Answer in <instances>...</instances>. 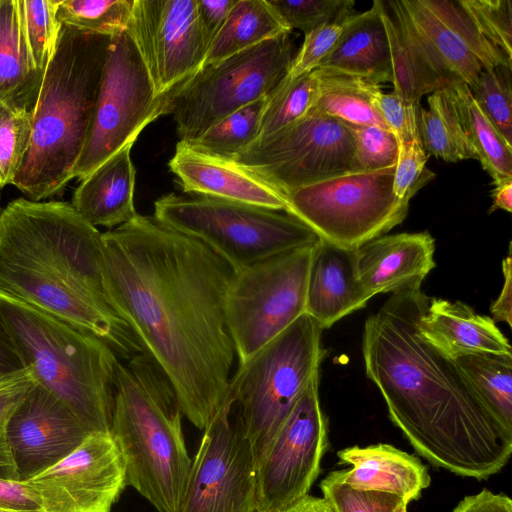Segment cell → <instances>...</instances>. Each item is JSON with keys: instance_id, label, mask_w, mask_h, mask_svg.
Returning a JSON list of instances; mask_svg holds the SVG:
<instances>
[{"instance_id": "bcb514c9", "label": "cell", "mask_w": 512, "mask_h": 512, "mask_svg": "<svg viewBox=\"0 0 512 512\" xmlns=\"http://www.w3.org/2000/svg\"><path fill=\"white\" fill-rule=\"evenodd\" d=\"M371 100L382 120L395 134L398 143L420 138L419 110L406 106L393 91L384 93L380 85L376 84L371 88Z\"/></svg>"}, {"instance_id": "6125c7cd", "label": "cell", "mask_w": 512, "mask_h": 512, "mask_svg": "<svg viewBox=\"0 0 512 512\" xmlns=\"http://www.w3.org/2000/svg\"><path fill=\"white\" fill-rule=\"evenodd\" d=\"M0 199H1V195H0Z\"/></svg>"}, {"instance_id": "f907efd6", "label": "cell", "mask_w": 512, "mask_h": 512, "mask_svg": "<svg viewBox=\"0 0 512 512\" xmlns=\"http://www.w3.org/2000/svg\"><path fill=\"white\" fill-rule=\"evenodd\" d=\"M0 508L21 512H43L36 490L27 481L0 479Z\"/></svg>"}, {"instance_id": "f546056e", "label": "cell", "mask_w": 512, "mask_h": 512, "mask_svg": "<svg viewBox=\"0 0 512 512\" xmlns=\"http://www.w3.org/2000/svg\"><path fill=\"white\" fill-rule=\"evenodd\" d=\"M458 113L476 160L491 176L493 184L512 178V146L482 113L465 83L446 87Z\"/></svg>"}, {"instance_id": "9a60e30c", "label": "cell", "mask_w": 512, "mask_h": 512, "mask_svg": "<svg viewBox=\"0 0 512 512\" xmlns=\"http://www.w3.org/2000/svg\"><path fill=\"white\" fill-rule=\"evenodd\" d=\"M180 512H257L254 454L229 401L204 430Z\"/></svg>"}, {"instance_id": "d6a6232c", "label": "cell", "mask_w": 512, "mask_h": 512, "mask_svg": "<svg viewBox=\"0 0 512 512\" xmlns=\"http://www.w3.org/2000/svg\"><path fill=\"white\" fill-rule=\"evenodd\" d=\"M390 47L393 92L408 107L420 110L422 96L445 88L415 53L388 12H382Z\"/></svg>"}, {"instance_id": "1f68e13d", "label": "cell", "mask_w": 512, "mask_h": 512, "mask_svg": "<svg viewBox=\"0 0 512 512\" xmlns=\"http://www.w3.org/2000/svg\"><path fill=\"white\" fill-rule=\"evenodd\" d=\"M427 103L428 108H420L418 116L419 136L426 153L451 163L476 160L447 88L429 94Z\"/></svg>"}, {"instance_id": "ab89813d", "label": "cell", "mask_w": 512, "mask_h": 512, "mask_svg": "<svg viewBox=\"0 0 512 512\" xmlns=\"http://www.w3.org/2000/svg\"><path fill=\"white\" fill-rule=\"evenodd\" d=\"M60 0H22L25 33L35 67L45 73L54 53L61 23L57 19Z\"/></svg>"}, {"instance_id": "7dc6e473", "label": "cell", "mask_w": 512, "mask_h": 512, "mask_svg": "<svg viewBox=\"0 0 512 512\" xmlns=\"http://www.w3.org/2000/svg\"><path fill=\"white\" fill-rule=\"evenodd\" d=\"M347 19L323 25L306 34L300 50L294 56L287 79L315 70L335 45Z\"/></svg>"}, {"instance_id": "30bf717a", "label": "cell", "mask_w": 512, "mask_h": 512, "mask_svg": "<svg viewBox=\"0 0 512 512\" xmlns=\"http://www.w3.org/2000/svg\"><path fill=\"white\" fill-rule=\"evenodd\" d=\"M395 166L348 173L286 194L290 211L320 238L356 249L400 224L410 199L393 192Z\"/></svg>"}, {"instance_id": "6f0895ef", "label": "cell", "mask_w": 512, "mask_h": 512, "mask_svg": "<svg viewBox=\"0 0 512 512\" xmlns=\"http://www.w3.org/2000/svg\"><path fill=\"white\" fill-rule=\"evenodd\" d=\"M281 512H334V510L324 497L307 495Z\"/></svg>"}, {"instance_id": "d590c367", "label": "cell", "mask_w": 512, "mask_h": 512, "mask_svg": "<svg viewBox=\"0 0 512 512\" xmlns=\"http://www.w3.org/2000/svg\"><path fill=\"white\" fill-rule=\"evenodd\" d=\"M430 11L453 33L485 70L512 68V60L482 33L462 0H423Z\"/></svg>"}, {"instance_id": "83f0119b", "label": "cell", "mask_w": 512, "mask_h": 512, "mask_svg": "<svg viewBox=\"0 0 512 512\" xmlns=\"http://www.w3.org/2000/svg\"><path fill=\"white\" fill-rule=\"evenodd\" d=\"M451 361L494 422L512 434V355L471 353Z\"/></svg>"}, {"instance_id": "f1b7e54d", "label": "cell", "mask_w": 512, "mask_h": 512, "mask_svg": "<svg viewBox=\"0 0 512 512\" xmlns=\"http://www.w3.org/2000/svg\"><path fill=\"white\" fill-rule=\"evenodd\" d=\"M289 31L267 0H237L209 46L204 64L213 63Z\"/></svg>"}, {"instance_id": "d4e9b609", "label": "cell", "mask_w": 512, "mask_h": 512, "mask_svg": "<svg viewBox=\"0 0 512 512\" xmlns=\"http://www.w3.org/2000/svg\"><path fill=\"white\" fill-rule=\"evenodd\" d=\"M419 329L423 337L449 359L471 353L512 355L511 345L491 317L467 304L430 298Z\"/></svg>"}, {"instance_id": "db71d44e", "label": "cell", "mask_w": 512, "mask_h": 512, "mask_svg": "<svg viewBox=\"0 0 512 512\" xmlns=\"http://www.w3.org/2000/svg\"><path fill=\"white\" fill-rule=\"evenodd\" d=\"M23 369V362L0 312V373Z\"/></svg>"}, {"instance_id": "4fadbf2b", "label": "cell", "mask_w": 512, "mask_h": 512, "mask_svg": "<svg viewBox=\"0 0 512 512\" xmlns=\"http://www.w3.org/2000/svg\"><path fill=\"white\" fill-rule=\"evenodd\" d=\"M231 160L285 194L361 172L346 123L311 110L284 129L255 140Z\"/></svg>"}, {"instance_id": "74e56055", "label": "cell", "mask_w": 512, "mask_h": 512, "mask_svg": "<svg viewBox=\"0 0 512 512\" xmlns=\"http://www.w3.org/2000/svg\"><path fill=\"white\" fill-rule=\"evenodd\" d=\"M469 90L482 113L512 146V68L483 69Z\"/></svg>"}, {"instance_id": "5bb4252c", "label": "cell", "mask_w": 512, "mask_h": 512, "mask_svg": "<svg viewBox=\"0 0 512 512\" xmlns=\"http://www.w3.org/2000/svg\"><path fill=\"white\" fill-rule=\"evenodd\" d=\"M327 447L317 374L256 466V511L281 512L309 495Z\"/></svg>"}, {"instance_id": "603a6c76", "label": "cell", "mask_w": 512, "mask_h": 512, "mask_svg": "<svg viewBox=\"0 0 512 512\" xmlns=\"http://www.w3.org/2000/svg\"><path fill=\"white\" fill-rule=\"evenodd\" d=\"M337 456L340 463L351 466L337 470L338 478L355 490L393 494L409 504L431 483L428 468L418 457L390 444L351 446Z\"/></svg>"}, {"instance_id": "3957f363", "label": "cell", "mask_w": 512, "mask_h": 512, "mask_svg": "<svg viewBox=\"0 0 512 512\" xmlns=\"http://www.w3.org/2000/svg\"><path fill=\"white\" fill-rule=\"evenodd\" d=\"M101 237L71 203L11 201L0 213V291L96 336L126 360L145 351L107 300Z\"/></svg>"}, {"instance_id": "836d02e7", "label": "cell", "mask_w": 512, "mask_h": 512, "mask_svg": "<svg viewBox=\"0 0 512 512\" xmlns=\"http://www.w3.org/2000/svg\"><path fill=\"white\" fill-rule=\"evenodd\" d=\"M267 99L260 98L230 113L198 138L185 143L200 152L232 159L257 139Z\"/></svg>"}, {"instance_id": "44dd1931", "label": "cell", "mask_w": 512, "mask_h": 512, "mask_svg": "<svg viewBox=\"0 0 512 512\" xmlns=\"http://www.w3.org/2000/svg\"><path fill=\"white\" fill-rule=\"evenodd\" d=\"M385 4L415 53L445 87L465 83L470 88L475 84L483 70L481 64L423 0Z\"/></svg>"}, {"instance_id": "e575fe53", "label": "cell", "mask_w": 512, "mask_h": 512, "mask_svg": "<svg viewBox=\"0 0 512 512\" xmlns=\"http://www.w3.org/2000/svg\"><path fill=\"white\" fill-rule=\"evenodd\" d=\"M318 85L316 69L286 79L267 99L257 139L268 137L305 117L315 103Z\"/></svg>"}, {"instance_id": "d6986e66", "label": "cell", "mask_w": 512, "mask_h": 512, "mask_svg": "<svg viewBox=\"0 0 512 512\" xmlns=\"http://www.w3.org/2000/svg\"><path fill=\"white\" fill-rule=\"evenodd\" d=\"M168 166L186 193L290 211L286 194L265 179L231 159L200 152L185 142L178 141Z\"/></svg>"}, {"instance_id": "8992f818", "label": "cell", "mask_w": 512, "mask_h": 512, "mask_svg": "<svg viewBox=\"0 0 512 512\" xmlns=\"http://www.w3.org/2000/svg\"><path fill=\"white\" fill-rule=\"evenodd\" d=\"M0 312L25 368L92 433L111 430L119 358L96 336L0 291Z\"/></svg>"}, {"instance_id": "681fc988", "label": "cell", "mask_w": 512, "mask_h": 512, "mask_svg": "<svg viewBox=\"0 0 512 512\" xmlns=\"http://www.w3.org/2000/svg\"><path fill=\"white\" fill-rule=\"evenodd\" d=\"M237 0H196L199 28L207 47L223 27Z\"/></svg>"}, {"instance_id": "7402d4cb", "label": "cell", "mask_w": 512, "mask_h": 512, "mask_svg": "<svg viewBox=\"0 0 512 512\" xmlns=\"http://www.w3.org/2000/svg\"><path fill=\"white\" fill-rule=\"evenodd\" d=\"M369 300L357 278L354 249L320 238L312 249L305 313L323 330L364 308Z\"/></svg>"}, {"instance_id": "277c9868", "label": "cell", "mask_w": 512, "mask_h": 512, "mask_svg": "<svg viewBox=\"0 0 512 512\" xmlns=\"http://www.w3.org/2000/svg\"><path fill=\"white\" fill-rule=\"evenodd\" d=\"M111 36L60 28L32 112V134L12 185L27 199L44 201L73 179L84 149Z\"/></svg>"}, {"instance_id": "94428289", "label": "cell", "mask_w": 512, "mask_h": 512, "mask_svg": "<svg viewBox=\"0 0 512 512\" xmlns=\"http://www.w3.org/2000/svg\"><path fill=\"white\" fill-rule=\"evenodd\" d=\"M1 2H2V0H0V5H1Z\"/></svg>"}, {"instance_id": "816d5d0a", "label": "cell", "mask_w": 512, "mask_h": 512, "mask_svg": "<svg viewBox=\"0 0 512 512\" xmlns=\"http://www.w3.org/2000/svg\"><path fill=\"white\" fill-rule=\"evenodd\" d=\"M452 512H512V500L505 494L483 489L464 497Z\"/></svg>"}, {"instance_id": "4dcf8cb0", "label": "cell", "mask_w": 512, "mask_h": 512, "mask_svg": "<svg viewBox=\"0 0 512 512\" xmlns=\"http://www.w3.org/2000/svg\"><path fill=\"white\" fill-rule=\"evenodd\" d=\"M318 94L311 111L354 125L388 128L371 100L374 84L346 74L316 69Z\"/></svg>"}, {"instance_id": "f5cc1de1", "label": "cell", "mask_w": 512, "mask_h": 512, "mask_svg": "<svg viewBox=\"0 0 512 512\" xmlns=\"http://www.w3.org/2000/svg\"><path fill=\"white\" fill-rule=\"evenodd\" d=\"M512 258L511 244L509 253L502 261L504 282L499 296L491 303L490 312L494 322H505L512 326Z\"/></svg>"}, {"instance_id": "7bdbcfd3", "label": "cell", "mask_w": 512, "mask_h": 512, "mask_svg": "<svg viewBox=\"0 0 512 512\" xmlns=\"http://www.w3.org/2000/svg\"><path fill=\"white\" fill-rule=\"evenodd\" d=\"M320 488L334 512H389L402 500L389 493L352 489L340 481L336 471L320 482Z\"/></svg>"}, {"instance_id": "ba28073f", "label": "cell", "mask_w": 512, "mask_h": 512, "mask_svg": "<svg viewBox=\"0 0 512 512\" xmlns=\"http://www.w3.org/2000/svg\"><path fill=\"white\" fill-rule=\"evenodd\" d=\"M153 217L204 243L234 272L320 239L292 214L212 197L163 195Z\"/></svg>"}, {"instance_id": "ac0fdd59", "label": "cell", "mask_w": 512, "mask_h": 512, "mask_svg": "<svg viewBox=\"0 0 512 512\" xmlns=\"http://www.w3.org/2000/svg\"><path fill=\"white\" fill-rule=\"evenodd\" d=\"M19 481L71 454L91 433L57 396L36 383L4 426Z\"/></svg>"}, {"instance_id": "7c38bea8", "label": "cell", "mask_w": 512, "mask_h": 512, "mask_svg": "<svg viewBox=\"0 0 512 512\" xmlns=\"http://www.w3.org/2000/svg\"><path fill=\"white\" fill-rule=\"evenodd\" d=\"M313 246L290 250L234 272L226 317L239 364L305 314Z\"/></svg>"}, {"instance_id": "91938a15", "label": "cell", "mask_w": 512, "mask_h": 512, "mask_svg": "<svg viewBox=\"0 0 512 512\" xmlns=\"http://www.w3.org/2000/svg\"><path fill=\"white\" fill-rule=\"evenodd\" d=\"M0 512H21V511H15V510H10V509L0 508Z\"/></svg>"}, {"instance_id": "4316f807", "label": "cell", "mask_w": 512, "mask_h": 512, "mask_svg": "<svg viewBox=\"0 0 512 512\" xmlns=\"http://www.w3.org/2000/svg\"><path fill=\"white\" fill-rule=\"evenodd\" d=\"M44 73L32 60L24 25L22 0L0 5V101L33 112Z\"/></svg>"}, {"instance_id": "e0dca14e", "label": "cell", "mask_w": 512, "mask_h": 512, "mask_svg": "<svg viewBox=\"0 0 512 512\" xmlns=\"http://www.w3.org/2000/svg\"><path fill=\"white\" fill-rule=\"evenodd\" d=\"M43 512H110L127 486L111 432L90 434L71 454L27 481Z\"/></svg>"}, {"instance_id": "9c48e42d", "label": "cell", "mask_w": 512, "mask_h": 512, "mask_svg": "<svg viewBox=\"0 0 512 512\" xmlns=\"http://www.w3.org/2000/svg\"><path fill=\"white\" fill-rule=\"evenodd\" d=\"M290 33L203 64L171 103L179 141L191 142L230 113L272 95L288 78L295 56Z\"/></svg>"}, {"instance_id": "7a4b0ae2", "label": "cell", "mask_w": 512, "mask_h": 512, "mask_svg": "<svg viewBox=\"0 0 512 512\" xmlns=\"http://www.w3.org/2000/svg\"><path fill=\"white\" fill-rule=\"evenodd\" d=\"M429 301L421 286L405 288L368 317L362 338L366 375L419 455L434 467L485 480L508 463L512 434L489 416L451 359L421 334Z\"/></svg>"}, {"instance_id": "484cf974", "label": "cell", "mask_w": 512, "mask_h": 512, "mask_svg": "<svg viewBox=\"0 0 512 512\" xmlns=\"http://www.w3.org/2000/svg\"><path fill=\"white\" fill-rule=\"evenodd\" d=\"M128 146L101 164L75 189L71 205L91 225L110 230L138 213L134 205L136 170Z\"/></svg>"}, {"instance_id": "c3c4849f", "label": "cell", "mask_w": 512, "mask_h": 512, "mask_svg": "<svg viewBox=\"0 0 512 512\" xmlns=\"http://www.w3.org/2000/svg\"><path fill=\"white\" fill-rule=\"evenodd\" d=\"M29 369L0 373V427H4L9 416L36 384Z\"/></svg>"}, {"instance_id": "b9f144b4", "label": "cell", "mask_w": 512, "mask_h": 512, "mask_svg": "<svg viewBox=\"0 0 512 512\" xmlns=\"http://www.w3.org/2000/svg\"><path fill=\"white\" fill-rule=\"evenodd\" d=\"M346 125L353 140L356 164L361 172L396 166L399 146L390 129L376 125Z\"/></svg>"}, {"instance_id": "60d3db41", "label": "cell", "mask_w": 512, "mask_h": 512, "mask_svg": "<svg viewBox=\"0 0 512 512\" xmlns=\"http://www.w3.org/2000/svg\"><path fill=\"white\" fill-rule=\"evenodd\" d=\"M289 31L301 30L305 35L333 22L353 15V0H267Z\"/></svg>"}, {"instance_id": "680465c9", "label": "cell", "mask_w": 512, "mask_h": 512, "mask_svg": "<svg viewBox=\"0 0 512 512\" xmlns=\"http://www.w3.org/2000/svg\"><path fill=\"white\" fill-rule=\"evenodd\" d=\"M408 504L401 500L393 509L389 512H407Z\"/></svg>"}, {"instance_id": "ffe728a7", "label": "cell", "mask_w": 512, "mask_h": 512, "mask_svg": "<svg viewBox=\"0 0 512 512\" xmlns=\"http://www.w3.org/2000/svg\"><path fill=\"white\" fill-rule=\"evenodd\" d=\"M434 251L427 231L379 236L354 249L357 278L369 299L421 286L435 267Z\"/></svg>"}, {"instance_id": "f35d334b", "label": "cell", "mask_w": 512, "mask_h": 512, "mask_svg": "<svg viewBox=\"0 0 512 512\" xmlns=\"http://www.w3.org/2000/svg\"><path fill=\"white\" fill-rule=\"evenodd\" d=\"M32 134V113L0 101V191L13 183Z\"/></svg>"}, {"instance_id": "ee69618b", "label": "cell", "mask_w": 512, "mask_h": 512, "mask_svg": "<svg viewBox=\"0 0 512 512\" xmlns=\"http://www.w3.org/2000/svg\"><path fill=\"white\" fill-rule=\"evenodd\" d=\"M462 1L485 37L512 60V1Z\"/></svg>"}, {"instance_id": "cb8c5ba5", "label": "cell", "mask_w": 512, "mask_h": 512, "mask_svg": "<svg viewBox=\"0 0 512 512\" xmlns=\"http://www.w3.org/2000/svg\"><path fill=\"white\" fill-rule=\"evenodd\" d=\"M383 8V1L374 0L369 10L350 16L335 45L316 69L346 74L376 85L392 82Z\"/></svg>"}, {"instance_id": "6da1fadb", "label": "cell", "mask_w": 512, "mask_h": 512, "mask_svg": "<svg viewBox=\"0 0 512 512\" xmlns=\"http://www.w3.org/2000/svg\"><path fill=\"white\" fill-rule=\"evenodd\" d=\"M101 252L110 307L204 431L226 405L236 357L226 317L234 270L198 239L140 214L102 233Z\"/></svg>"}, {"instance_id": "9f6ffc18", "label": "cell", "mask_w": 512, "mask_h": 512, "mask_svg": "<svg viewBox=\"0 0 512 512\" xmlns=\"http://www.w3.org/2000/svg\"><path fill=\"white\" fill-rule=\"evenodd\" d=\"M0 479L19 481L4 427H0Z\"/></svg>"}, {"instance_id": "f6af8a7d", "label": "cell", "mask_w": 512, "mask_h": 512, "mask_svg": "<svg viewBox=\"0 0 512 512\" xmlns=\"http://www.w3.org/2000/svg\"><path fill=\"white\" fill-rule=\"evenodd\" d=\"M398 146L393 192L400 199H411L434 177V173L426 168L429 155L420 138L399 142Z\"/></svg>"}, {"instance_id": "5b68a950", "label": "cell", "mask_w": 512, "mask_h": 512, "mask_svg": "<svg viewBox=\"0 0 512 512\" xmlns=\"http://www.w3.org/2000/svg\"><path fill=\"white\" fill-rule=\"evenodd\" d=\"M182 410L169 379L147 354L116 368L111 434L122 454L126 483L159 512H180L191 465Z\"/></svg>"}, {"instance_id": "11a10c76", "label": "cell", "mask_w": 512, "mask_h": 512, "mask_svg": "<svg viewBox=\"0 0 512 512\" xmlns=\"http://www.w3.org/2000/svg\"><path fill=\"white\" fill-rule=\"evenodd\" d=\"M495 187L491 191L492 206L488 213L497 209L512 212V178H508L493 184Z\"/></svg>"}, {"instance_id": "8d00e7d4", "label": "cell", "mask_w": 512, "mask_h": 512, "mask_svg": "<svg viewBox=\"0 0 512 512\" xmlns=\"http://www.w3.org/2000/svg\"><path fill=\"white\" fill-rule=\"evenodd\" d=\"M134 0H60L57 19L82 31L115 36L129 28Z\"/></svg>"}, {"instance_id": "8fae6325", "label": "cell", "mask_w": 512, "mask_h": 512, "mask_svg": "<svg viewBox=\"0 0 512 512\" xmlns=\"http://www.w3.org/2000/svg\"><path fill=\"white\" fill-rule=\"evenodd\" d=\"M173 96L157 95L129 30L111 37L84 149L73 170L82 180L142 130L170 112Z\"/></svg>"}, {"instance_id": "52a82bcc", "label": "cell", "mask_w": 512, "mask_h": 512, "mask_svg": "<svg viewBox=\"0 0 512 512\" xmlns=\"http://www.w3.org/2000/svg\"><path fill=\"white\" fill-rule=\"evenodd\" d=\"M322 329L303 314L281 334L240 363L231 377L227 399L241 432L251 445L255 465L291 413L325 351Z\"/></svg>"}, {"instance_id": "2e32d148", "label": "cell", "mask_w": 512, "mask_h": 512, "mask_svg": "<svg viewBox=\"0 0 512 512\" xmlns=\"http://www.w3.org/2000/svg\"><path fill=\"white\" fill-rule=\"evenodd\" d=\"M128 30L159 96L174 98L204 64L196 0H134Z\"/></svg>"}]
</instances>
